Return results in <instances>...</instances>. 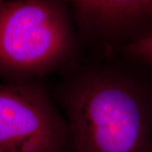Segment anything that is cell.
I'll return each mask as SVG.
<instances>
[{
  "label": "cell",
  "instance_id": "obj_6",
  "mask_svg": "<svg viewBox=\"0 0 152 152\" xmlns=\"http://www.w3.org/2000/svg\"><path fill=\"white\" fill-rule=\"evenodd\" d=\"M59 1H61V2H63V3H71L73 5L75 6V4H79L80 1H82V0H59Z\"/></svg>",
  "mask_w": 152,
  "mask_h": 152
},
{
  "label": "cell",
  "instance_id": "obj_7",
  "mask_svg": "<svg viewBox=\"0 0 152 152\" xmlns=\"http://www.w3.org/2000/svg\"><path fill=\"white\" fill-rule=\"evenodd\" d=\"M0 152H7V151H2V150H0Z\"/></svg>",
  "mask_w": 152,
  "mask_h": 152
},
{
  "label": "cell",
  "instance_id": "obj_4",
  "mask_svg": "<svg viewBox=\"0 0 152 152\" xmlns=\"http://www.w3.org/2000/svg\"><path fill=\"white\" fill-rule=\"evenodd\" d=\"M74 7L82 37L108 53L152 34V0H82Z\"/></svg>",
  "mask_w": 152,
  "mask_h": 152
},
{
  "label": "cell",
  "instance_id": "obj_2",
  "mask_svg": "<svg viewBox=\"0 0 152 152\" xmlns=\"http://www.w3.org/2000/svg\"><path fill=\"white\" fill-rule=\"evenodd\" d=\"M80 42L59 0H0V75L31 82L75 64Z\"/></svg>",
  "mask_w": 152,
  "mask_h": 152
},
{
  "label": "cell",
  "instance_id": "obj_3",
  "mask_svg": "<svg viewBox=\"0 0 152 152\" xmlns=\"http://www.w3.org/2000/svg\"><path fill=\"white\" fill-rule=\"evenodd\" d=\"M71 149L65 118L42 85L0 84V150L68 152Z\"/></svg>",
  "mask_w": 152,
  "mask_h": 152
},
{
  "label": "cell",
  "instance_id": "obj_5",
  "mask_svg": "<svg viewBox=\"0 0 152 152\" xmlns=\"http://www.w3.org/2000/svg\"><path fill=\"white\" fill-rule=\"evenodd\" d=\"M118 53L130 63L152 69V34L126 45Z\"/></svg>",
  "mask_w": 152,
  "mask_h": 152
},
{
  "label": "cell",
  "instance_id": "obj_1",
  "mask_svg": "<svg viewBox=\"0 0 152 152\" xmlns=\"http://www.w3.org/2000/svg\"><path fill=\"white\" fill-rule=\"evenodd\" d=\"M58 99L75 152H152V77L121 61L70 66Z\"/></svg>",
  "mask_w": 152,
  "mask_h": 152
}]
</instances>
